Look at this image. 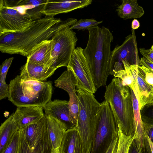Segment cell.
Instances as JSON below:
<instances>
[{
    "instance_id": "obj_27",
    "label": "cell",
    "mask_w": 153,
    "mask_h": 153,
    "mask_svg": "<svg viewBox=\"0 0 153 153\" xmlns=\"http://www.w3.org/2000/svg\"><path fill=\"white\" fill-rule=\"evenodd\" d=\"M19 131L14 135L9 144L3 153H17L19 139Z\"/></svg>"
},
{
    "instance_id": "obj_12",
    "label": "cell",
    "mask_w": 153,
    "mask_h": 153,
    "mask_svg": "<svg viewBox=\"0 0 153 153\" xmlns=\"http://www.w3.org/2000/svg\"><path fill=\"white\" fill-rule=\"evenodd\" d=\"M83 49L76 47L73 52L68 66L73 71L76 79V89H81L93 94L97 90L85 57Z\"/></svg>"
},
{
    "instance_id": "obj_7",
    "label": "cell",
    "mask_w": 153,
    "mask_h": 153,
    "mask_svg": "<svg viewBox=\"0 0 153 153\" xmlns=\"http://www.w3.org/2000/svg\"><path fill=\"white\" fill-rule=\"evenodd\" d=\"M118 136L114 118L108 103H101L96 132L90 153H105L113 140Z\"/></svg>"
},
{
    "instance_id": "obj_11",
    "label": "cell",
    "mask_w": 153,
    "mask_h": 153,
    "mask_svg": "<svg viewBox=\"0 0 153 153\" xmlns=\"http://www.w3.org/2000/svg\"><path fill=\"white\" fill-rule=\"evenodd\" d=\"M21 129L29 146L36 153H51L52 146L45 114L37 122Z\"/></svg>"
},
{
    "instance_id": "obj_35",
    "label": "cell",
    "mask_w": 153,
    "mask_h": 153,
    "mask_svg": "<svg viewBox=\"0 0 153 153\" xmlns=\"http://www.w3.org/2000/svg\"><path fill=\"white\" fill-rule=\"evenodd\" d=\"M144 130L146 134L153 143V125L143 126Z\"/></svg>"
},
{
    "instance_id": "obj_10",
    "label": "cell",
    "mask_w": 153,
    "mask_h": 153,
    "mask_svg": "<svg viewBox=\"0 0 153 153\" xmlns=\"http://www.w3.org/2000/svg\"><path fill=\"white\" fill-rule=\"evenodd\" d=\"M34 21L28 14L21 12L17 7L5 6L0 4V36L24 31Z\"/></svg>"
},
{
    "instance_id": "obj_18",
    "label": "cell",
    "mask_w": 153,
    "mask_h": 153,
    "mask_svg": "<svg viewBox=\"0 0 153 153\" xmlns=\"http://www.w3.org/2000/svg\"><path fill=\"white\" fill-rule=\"evenodd\" d=\"M52 45L51 39L46 40L37 46L27 56V62L35 64L52 66Z\"/></svg>"
},
{
    "instance_id": "obj_24",
    "label": "cell",
    "mask_w": 153,
    "mask_h": 153,
    "mask_svg": "<svg viewBox=\"0 0 153 153\" xmlns=\"http://www.w3.org/2000/svg\"><path fill=\"white\" fill-rule=\"evenodd\" d=\"M140 112L143 126L153 125V105L152 103L144 105Z\"/></svg>"
},
{
    "instance_id": "obj_32",
    "label": "cell",
    "mask_w": 153,
    "mask_h": 153,
    "mask_svg": "<svg viewBox=\"0 0 153 153\" xmlns=\"http://www.w3.org/2000/svg\"><path fill=\"white\" fill-rule=\"evenodd\" d=\"M118 136L114 139L105 153H116L118 145Z\"/></svg>"
},
{
    "instance_id": "obj_17",
    "label": "cell",
    "mask_w": 153,
    "mask_h": 153,
    "mask_svg": "<svg viewBox=\"0 0 153 153\" xmlns=\"http://www.w3.org/2000/svg\"><path fill=\"white\" fill-rule=\"evenodd\" d=\"M13 114L20 128L37 122L45 115L40 106L17 107Z\"/></svg>"
},
{
    "instance_id": "obj_20",
    "label": "cell",
    "mask_w": 153,
    "mask_h": 153,
    "mask_svg": "<svg viewBox=\"0 0 153 153\" xmlns=\"http://www.w3.org/2000/svg\"><path fill=\"white\" fill-rule=\"evenodd\" d=\"M45 115L52 148H60L64 135L68 128L64 123L56 117L49 115Z\"/></svg>"
},
{
    "instance_id": "obj_14",
    "label": "cell",
    "mask_w": 153,
    "mask_h": 153,
    "mask_svg": "<svg viewBox=\"0 0 153 153\" xmlns=\"http://www.w3.org/2000/svg\"><path fill=\"white\" fill-rule=\"evenodd\" d=\"M92 1L91 0H48L42 13L44 15L53 17L83 8L91 4Z\"/></svg>"
},
{
    "instance_id": "obj_33",
    "label": "cell",
    "mask_w": 153,
    "mask_h": 153,
    "mask_svg": "<svg viewBox=\"0 0 153 153\" xmlns=\"http://www.w3.org/2000/svg\"><path fill=\"white\" fill-rule=\"evenodd\" d=\"M140 65H143L153 71V63L143 57L140 59Z\"/></svg>"
},
{
    "instance_id": "obj_5",
    "label": "cell",
    "mask_w": 153,
    "mask_h": 153,
    "mask_svg": "<svg viewBox=\"0 0 153 153\" xmlns=\"http://www.w3.org/2000/svg\"><path fill=\"white\" fill-rule=\"evenodd\" d=\"M78 113L76 127L81 139L85 153H90L98 121V112L101 103L94 94L76 89Z\"/></svg>"
},
{
    "instance_id": "obj_29",
    "label": "cell",
    "mask_w": 153,
    "mask_h": 153,
    "mask_svg": "<svg viewBox=\"0 0 153 153\" xmlns=\"http://www.w3.org/2000/svg\"><path fill=\"white\" fill-rule=\"evenodd\" d=\"M48 0H21L17 6H23L27 5L39 6L45 4Z\"/></svg>"
},
{
    "instance_id": "obj_31",
    "label": "cell",
    "mask_w": 153,
    "mask_h": 153,
    "mask_svg": "<svg viewBox=\"0 0 153 153\" xmlns=\"http://www.w3.org/2000/svg\"><path fill=\"white\" fill-rule=\"evenodd\" d=\"M140 53L143 57L153 63V50L151 48L147 49L141 48L139 49Z\"/></svg>"
},
{
    "instance_id": "obj_8",
    "label": "cell",
    "mask_w": 153,
    "mask_h": 153,
    "mask_svg": "<svg viewBox=\"0 0 153 153\" xmlns=\"http://www.w3.org/2000/svg\"><path fill=\"white\" fill-rule=\"evenodd\" d=\"M70 26L57 31L51 39L52 45V67L56 69L67 67L75 49L78 39Z\"/></svg>"
},
{
    "instance_id": "obj_13",
    "label": "cell",
    "mask_w": 153,
    "mask_h": 153,
    "mask_svg": "<svg viewBox=\"0 0 153 153\" xmlns=\"http://www.w3.org/2000/svg\"><path fill=\"white\" fill-rule=\"evenodd\" d=\"M54 86L66 91L69 96L68 105L71 119L75 127L77 124L78 113V97L76 91L77 84L76 76L69 68L64 71L54 82Z\"/></svg>"
},
{
    "instance_id": "obj_34",
    "label": "cell",
    "mask_w": 153,
    "mask_h": 153,
    "mask_svg": "<svg viewBox=\"0 0 153 153\" xmlns=\"http://www.w3.org/2000/svg\"><path fill=\"white\" fill-rule=\"evenodd\" d=\"M130 146L128 153H140L137 146L136 141L134 137Z\"/></svg>"
},
{
    "instance_id": "obj_38",
    "label": "cell",
    "mask_w": 153,
    "mask_h": 153,
    "mask_svg": "<svg viewBox=\"0 0 153 153\" xmlns=\"http://www.w3.org/2000/svg\"><path fill=\"white\" fill-rule=\"evenodd\" d=\"M148 140L149 144L151 148L152 153H153V143H152L151 140L149 139L148 137Z\"/></svg>"
},
{
    "instance_id": "obj_9",
    "label": "cell",
    "mask_w": 153,
    "mask_h": 153,
    "mask_svg": "<svg viewBox=\"0 0 153 153\" xmlns=\"http://www.w3.org/2000/svg\"><path fill=\"white\" fill-rule=\"evenodd\" d=\"M127 36L123 44L117 45L111 52V66L112 75L116 71L124 69L123 61L130 65H140L134 30Z\"/></svg>"
},
{
    "instance_id": "obj_21",
    "label": "cell",
    "mask_w": 153,
    "mask_h": 153,
    "mask_svg": "<svg viewBox=\"0 0 153 153\" xmlns=\"http://www.w3.org/2000/svg\"><path fill=\"white\" fill-rule=\"evenodd\" d=\"M20 129L13 113L1 124L0 127V153H3L15 134Z\"/></svg>"
},
{
    "instance_id": "obj_23",
    "label": "cell",
    "mask_w": 153,
    "mask_h": 153,
    "mask_svg": "<svg viewBox=\"0 0 153 153\" xmlns=\"http://www.w3.org/2000/svg\"><path fill=\"white\" fill-rule=\"evenodd\" d=\"M117 129L118 141L116 153H128L133 136H127L124 134L119 126L117 127Z\"/></svg>"
},
{
    "instance_id": "obj_28",
    "label": "cell",
    "mask_w": 153,
    "mask_h": 153,
    "mask_svg": "<svg viewBox=\"0 0 153 153\" xmlns=\"http://www.w3.org/2000/svg\"><path fill=\"white\" fill-rule=\"evenodd\" d=\"M13 57L8 58L4 60L0 66V82L5 83L6 76L8 69L13 59Z\"/></svg>"
},
{
    "instance_id": "obj_26",
    "label": "cell",
    "mask_w": 153,
    "mask_h": 153,
    "mask_svg": "<svg viewBox=\"0 0 153 153\" xmlns=\"http://www.w3.org/2000/svg\"><path fill=\"white\" fill-rule=\"evenodd\" d=\"M19 139L17 153H36L29 146L21 128L19 131Z\"/></svg>"
},
{
    "instance_id": "obj_19",
    "label": "cell",
    "mask_w": 153,
    "mask_h": 153,
    "mask_svg": "<svg viewBox=\"0 0 153 153\" xmlns=\"http://www.w3.org/2000/svg\"><path fill=\"white\" fill-rule=\"evenodd\" d=\"M60 149L62 153H85L81 139L76 127L66 131Z\"/></svg>"
},
{
    "instance_id": "obj_22",
    "label": "cell",
    "mask_w": 153,
    "mask_h": 153,
    "mask_svg": "<svg viewBox=\"0 0 153 153\" xmlns=\"http://www.w3.org/2000/svg\"><path fill=\"white\" fill-rule=\"evenodd\" d=\"M116 11L118 16L124 19L140 18L145 13L137 0H122V4L117 7Z\"/></svg>"
},
{
    "instance_id": "obj_15",
    "label": "cell",
    "mask_w": 153,
    "mask_h": 153,
    "mask_svg": "<svg viewBox=\"0 0 153 153\" xmlns=\"http://www.w3.org/2000/svg\"><path fill=\"white\" fill-rule=\"evenodd\" d=\"M56 69L52 66L35 64L26 61L20 68L19 76L23 81L42 82L52 75Z\"/></svg>"
},
{
    "instance_id": "obj_36",
    "label": "cell",
    "mask_w": 153,
    "mask_h": 153,
    "mask_svg": "<svg viewBox=\"0 0 153 153\" xmlns=\"http://www.w3.org/2000/svg\"><path fill=\"white\" fill-rule=\"evenodd\" d=\"M140 24L138 20L136 19H134L131 23V27L132 29L135 30L138 29L140 27Z\"/></svg>"
},
{
    "instance_id": "obj_6",
    "label": "cell",
    "mask_w": 153,
    "mask_h": 153,
    "mask_svg": "<svg viewBox=\"0 0 153 153\" xmlns=\"http://www.w3.org/2000/svg\"><path fill=\"white\" fill-rule=\"evenodd\" d=\"M124 69L115 72L113 75L133 91L140 109L151 103L153 99V71L143 65H130L123 61Z\"/></svg>"
},
{
    "instance_id": "obj_2",
    "label": "cell",
    "mask_w": 153,
    "mask_h": 153,
    "mask_svg": "<svg viewBox=\"0 0 153 153\" xmlns=\"http://www.w3.org/2000/svg\"><path fill=\"white\" fill-rule=\"evenodd\" d=\"M88 30V42L83 52L97 89L105 85L109 75H112L111 46L114 38L109 30L103 26L91 27Z\"/></svg>"
},
{
    "instance_id": "obj_25",
    "label": "cell",
    "mask_w": 153,
    "mask_h": 153,
    "mask_svg": "<svg viewBox=\"0 0 153 153\" xmlns=\"http://www.w3.org/2000/svg\"><path fill=\"white\" fill-rule=\"evenodd\" d=\"M103 21H97L94 19H81L70 27L71 29H76L78 30H88L91 27L97 26L102 23Z\"/></svg>"
},
{
    "instance_id": "obj_39",
    "label": "cell",
    "mask_w": 153,
    "mask_h": 153,
    "mask_svg": "<svg viewBox=\"0 0 153 153\" xmlns=\"http://www.w3.org/2000/svg\"><path fill=\"white\" fill-rule=\"evenodd\" d=\"M151 48L153 50V44Z\"/></svg>"
},
{
    "instance_id": "obj_3",
    "label": "cell",
    "mask_w": 153,
    "mask_h": 153,
    "mask_svg": "<svg viewBox=\"0 0 153 153\" xmlns=\"http://www.w3.org/2000/svg\"><path fill=\"white\" fill-rule=\"evenodd\" d=\"M104 97L113 113L117 128L119 126L124 134L133 137L135 125L131 88L120 78L114 77L106 87Z\"/></svg>"
},
{
    "instance_id": "obj_1",
    "label": "cell",
    "mask_w": 153,
    "mask_h": 153,
    "mask_svg": "<svg viewBox=\"0 0 153 153\" xmlns=\"http://www.w3.org/2000/svg\"><path fill=\"white\" fill-rule=\"evenodd\" d=\"M77 21L72 18L63 21L45 16L34 21L24 31L0 36V50L2 53L27 56L42 42L49 40L57 31L71 26Z\"/></svg>"
},
{
    "instance_id": "obj_37",
    "label": "cell",
    "mask_w": 153,
    "mask_h": 153,
    "mask_svg": "<svg viewBox=\"0 0 153 153\" xmlns=\"http://www.w3.org/2000/svg\"><path fill=\"white\" fill-rule=\"evenodd\" d=\"M51 153H62L60 148L52 149Z\"/></svg>"
},
{
    "instance_id": "obj_4",
    "label": "cell",
    "mask_w": 153,
    "mask_h": 153,
    "mask_svg": "<svg viewBox=\"0 0 153 153\" xmlns=\"http://www.w3.org/2000/svg\"><path fill=\"white\" fill-rule=\"evenodd\" d=\"M51 81H23L19 75L10 81L8 100L17 107H43L51 100Z\"/></svg>"
},
{
    "instance_id": "obj_16",
    "label": "cell",
    "mask_w": 153,
    "mask_h": 153,
    "mask_svg": "<svg viewBox=\"0 0 153 153\" xmlns=\"http://www.w3.org/2000/svg\"><path fill=\"white\" fill-rule=\"evenodd\" d=\"M69 101L50 100L43 107L45 114L56 117L64 123L68 129L74 127L71 121L69 108Z\"/></svg>"
},
{
    "instance_id": "obj_40",
    "label": "cell",
    "mask_w": 153,
    "mask_h": 153,
    "mask_svg": "<svg viewBox=\"0 0 153 153\" xmlns=\"http://www.w3.org/2000/svg\"><path fill=\"white\" fill-rule=\"evenodd\" d=\"M152 105H153V100H152Z\"/></svg>"
},
{
    "instance_id": "obj_30",
    "label": "cell",
    "mask_w": 153,
    "mask_h": 153,
    "mask_svg": "<svg viewBox=\"0 0 153 153\" xmlns=\"http://www.w3.org/2000/svg\"><path fill=\"white\" fill-rule=\"evenodd\" d=\"M9 95V85L0 82V100L8 97Z\"/></svg>"
}]
</instances>
